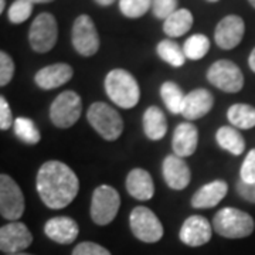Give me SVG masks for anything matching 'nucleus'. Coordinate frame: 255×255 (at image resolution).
Returning a JSON list of instances; mask_svg holds the SVG:
<instances>
[{
  "mask_svg": "<svg viewBox=\"0 0 255 255\" xmlns=\"http://www.w3.org/2000/svg\"><path fill=\"white\" fill-rule=\"evenodd\" d=\"M143 132L150 140H160L167 132V119L159 107H149L143 114Z\"/></svg>",
  "mask_w": 255,
  "mask_h": 255,
  "instance_id": "4be33fe9",
  "label": "nucleus"
},
{
  "mask_svg": "<svg viewBox=\"0 0 255 255\" xmlns=\"http://www.w3.org/2000/svg\"><path fill=\"white\" fill-rule=\"evenodd\" d=\"M254 220L253 217L234 207H226L216 213L213 219V228L214 231L224 238H244L253 234L254 231Z\"/></svg>",
  "mask_w": 255,
  "mask_h": 255,
  "instance_id": "7ed1b4c3",
  "label": "nucleus"
},
{
  "mask_svg": "<svg viewBox=\"0 0 255 255\" xmlns=\"http://www.w3.org/2000/svg\"><path fill=\"white\" fill-rule=\"evenodd\" d=\"M30 3H51V1H54V0H28Z\"/></svg>",
  "mask_w": 255,
  "mask_h": 255,
  "instance_id": "ea45409f",
  "label": "nucleus"
},
{
  "mask_svg": "<svg viewBox=\"0 0 255 255\" xmlns=\"http://www.w3.org/2000/svg\"><path fill=\"white\" fill-rule=\"evenodd\" d=\"M71 43L75 51L82 57H92L100 50V36L88 14L75 18L71 30Z\"/></svg>",
  "mask_w": 255,
  "mask_h": 255,
  "instance_id": "9d476101",
  "label": "nucleus"
},
{
  "mask_svg": "<svg viewBox=\"0 0 255 255\" xmlns=\"http://www.w3.org/2000/svg\"><path fill=\"white\" fill-rule=\"evenodd\" d=\"M82 114L81 97L74 91H64L53 101L50 107V119L60 129L74 127Z\"/></svg>",
  "mask_w": 255,
  "mask_h": 255,
  "instance_id": "423d86ee",
  "label": "nucleus"
},
{
  "mask_svg": "<svg viewBox=\"0 0 255 255\" xmlns=\"http://www.w3.org/2000/svg\"><path fill=\"white\" fill-rule=\"evenodd\" d=\"M9 255H30V254H26V253H18V254H9Z\"/></svg>",
  "mask_w": 255,
  "mask_h": 255,
  "instance_id": "c03bdc74",
  "label": "nucleus"
},
{
  "mask_svg": "<svg viewBox=\"0 0 255 255\" xmlns=\"http://www.w3.org/2000/svg\"><path fill=\"white\" fill-rule=\"evenodd\" d=\"M87 119L92 129L105 140H117L124 132L122 117L105 102H94L88 108Z\"/></svg>",
  "mask_w": 255,
  "mask_h": 255,
  "instance_id": "20e7f679",
  "label": "nucleus"
},
{
  "mask_svg": "<svg viewBox=\"0 0 255 255\" xmlns=\"http://www.w3.org/2000/svg\"><path fill=\"white\" fill-rule=\"evenodd\" d=\"M240 177H241V182L246 184H254L255 183V149H251L247 153L246 159L241 164Z\"/></svg>",
  "mask_w": 255,
  "mask_h": 255,
  "instance_id": "2f4dec72",
  "label": "nucleus"
},
{
  "mask_svg": "<svg viewBox=\"0 0 255 255\" xmlns=\"http://www.w3.org/2000/svg\"><path fill=\"white\" fill-rule=\"evenodd\" d=\"M44 233L50 240H53L57 244H71L74 243L78 233H80V227L77 224V221L73 220L71 217L67 216H58V217H53L46 223L44 226Z\"/></svg>",
  "mask_w": 255,
  "mask_h": 255,
  "instance_id": "a211bd4d",
  "label": "nucleus"
},
{
  "mask_svg": "<svg viewBox=\"0 0 255 255\" xmlns=\"http://www.w3.org/2000/svg\"><path fill=\"white\" fill-rule=\"evenodd\" d=\"M14 63L6 51L0 53V85L6 87L14 75Z\"/></svg>",
  "mask_w": 255,
  "mask_h": 255,
  "instance_id": "473e14b6",
  "label": "nucleus"
},
{
  "mask_svg": "<svg viewBox=\"0 0 255 255\" xmlns=\"http://www.w3.org/2000/svg\"><path fill=\"white\" fill-rule=\"evenodd\" d=\"M246 33V23L237 14H228L221 18L214 31L216 44L223 50H233L241 43Z\"/></svg>",
  "mask_w": 255,
  "mask_h": 255,
  "instance_id": "ddd939ff",
  "label": "nucleus"
},
{
  "mask_svg": "<svg viewBox=\"0 0 255 255\" xmlns=\"http://www.w3.org/2000/svg\"><path fill=\"white\" fill-rule=\"evenodd\" d=\"M156 53L160 57V60H163L164 63H167L172 67H176V68L183 67L184 63H186L184 50L173 40L160 41L156 47Z\"/></svg>",
  "mask_w": 255,
  "mask_h": 255,
  "instance_id": "bb28decb",
  "label": "nucleus"
},
{
  "mask_svg": "<svg viewBox=\"0 0 255 255\" xmlns=\"http://www.w3.org/2000/svg\"><path fill=\"white\" fill-rule=\"evenodd\" d=\"M227 118L237 129H251L255 127V108L248 104H234L228 108Z\"/></svg>",
  "mask_w": 255,
  "mask_h": 255,
  "instance_id": "393cba45",
  "label": "nucleus"
},
{
  "mask_svg": "<svg viewBox=\"0 0 255 255\" xmlns=\"http://www.w3.org/2000/svg\"><path fill=\"white\" fill-rule=\"evenodd\" d=\"M199 145V130L190 122L179 124L174 129L172 147L174 155L179 157H189L191 156Z\"/></svg>",
  "mask_w": 255,
  "mask_h": 255,
  "instance_id": "6ab92c4d",
  "label": "nucleus"
},
{
  "mask_svg": "<svg viewBox=\"0 0 255 255\" xmlns=\"http://www.w3.org/2000/svg\"><path fill=\"white\" fill-rule=\"evenodd\" d=\"M13 125H14V119H13L9 102L6 101L4 97H0V129L7 130Z\"/></svg>",
  "mask_w": 255,
  "mask_h": 255,
  "instance_id": "c9c22d12",
  "label": "nucleus"
},
{
  "mask_svg": "<svg viewBox=\"0 0 255 255\" xmlns=\"http://www.w3.org/2000/svg\"><path fill=\"white\" fill-rule=\"evenodd\" d=\"M213 105H214V98L209 90L206 88L193 90L184 98L180 115L187 121H197L206 117L213 110Z\"/></svg>",
  "mask_w": 255,
  "mask_h": 255,
  "instance_id": "f3484780",
  "label": "nucleus"
},
{
  "mask_svg": "<svg viewBox=\"0 0 255 255\" xmlns=\"http://www.w3.org/2000/svg\"><path fill=\"white\" fill-rule=\"evenodd\" d=\"M71 255H111V253L97 243L92 241H84L74 248Z\"/></svg>",
  "mask_w": 255,
  "mask_h": 255,
  "instance_id": "f704fd0d",
  "label": "nucleus"
},
{
  "mask_svg": "<svg viewBox=\"0 0 255 255\" xmlns=\"http://www.w3.org/2000/svg\"><path fill=\"white\" fill-rule=\"evenodd\" d=\"M237 193L250 203H255V183L254 184H246V183H237Z\"/></svg>",
  "mask_w": 255,
  "mask_h": 255,
  "instance_id": "e433bc0d",
  "label": "nucleus"
},
{
  "mask_svg": "<svg viewBox=\"0 0 255 255\" xmlns=\"http://www.w3.org/2000/svg\"><path fill=\"white\" fill-rule=\"evenodd\" d=\"M152 10L156 17L160 20H166L172 16L177 9V0H153Z\"/></svg>",
  "mask_w": 255,
  "mask_h": 255,
  "instance_id": "72a5a7b5",
  "label": "nucleus"
},
{
  "mask_svg": "<svg viewBox=\"0 0 255 255\" xmlns=\"http://www.w3.org/2000/svg\"><path fill=\"white\" fill-rule=\"evenodd\" d=\"M121 207L119 193L112 186L101 184L92 193L91 219L97 226H108L112 223Z\"/></svg>",
  "mask_w": 255,
  "mask_h": 255,
  "instance_id": "39448f33",
  "label": "nucleus"
},
{
  "mask_svg": "<svg viewBox=\"0 0 255 255\" xmlns=\"http://www.w3.org/2000/svg\"><path fill=\"white\" fill-rule=\"evenodd\" d=\"M193 21H194V18H193V14H191L190 10H176L172 16H169V17L164 20V34H167V36L172 37V38L184 36V34H187L190 31L191 26H193Z\"/></svg>",
  "mask_w": 255,
  "mask_h": 255,
  "instance_id": "5701e85b",
  "label": "nucleus"
},
{
  "mask_svg": "<svg viewBox=\"0 0 255 255\" xmlns=\"http://www.w3.org/2000/svg\"><path fill=\"white\" fill-rule=\"evenodd\" d=\"M206 1H209V3H217L219 0H206Z\"/></svg>",
  "mask_w": 255,
  "mask_h": 255,
  "instance_id": "37998d69",
  "label": "nucleus"
},
{
  "mask_svg": "<svg viewBox=\"0 0 255 255\" xmlns=\"http://www.w3.org/2000/svg\"><path fill=\"white\" fill-rule=\"evenodd\" d=\"M129 226L132 234L142 243L153 244L163 237V226L160 220L152 210L143 206L132 210L129 216Z\"/></svg>",
  "mask_w": 255,
  "mask_h": 255,
  "instance_id": "0eeeda50",
  "label": "nucleus"
},
{
  "mask_svg": "<svg viewBox=\"0 0 255 255\" xmlns=\"http://www.w3.org/2000/svg\"><path fill=\"white\" fill-rule=\"evenodd\" d=\"M4 6H6V0H0V13L4 11Z\"/></svg>",
  "mask_w": 255,
  "mask_h": 255,
  "instance_id": "a19ab883",
  "label": "nucleus"
},
{
  "mask_svg": "<svg viewBox=\"0 0 255 255\" xmlns=\"http://www.w3.org/2000/svg\"><path fill=\"white\" fill-rule=\"evenodd\" d=\"M31 233L20 221H11L0 228V250L4 254H18L31 246Z\"/></svg>",
  "mask_w": 255,
  "mask_h": 255,
  "instance_id": "f8f14e48",
  "label": "nucleus"
},
{
  "mask_svg": "<svg viewBox=\"0 0 255 255\" xmlns=\"http://www.w3.org/2000/svg\"><path fill=\"white\" fill-rule=\"evenodd\" d=\"M31 11H33V3H30L28 0H16L10 6L7 17H9L10 23L21 24L26 20H28V17L31 16Z\"/></svg>",
  "mask_w": 255,
  "mask_h": 255,
  "instance_id": "7c9ffc66",
  "label": "nucleus"
},
{
  "mask_svg": "<svg viewBox=\"0 0 255 255\" xmlns=\"http://www.w3.org/2000/svg\"><path fill=\"white\" fill-rule=\"evenodd\" d=\"M160 97L163 100L167 111L173 115L182 114L183 104H184V92L182 88L173 81H166L160 87Z\"/></svg>",
  "mask_w": 255,
  "mask_h": 255,
  "instance_id": "a878e982",
  "label": "nucleus"
},
{
  "mask_svg": "<svg viewBox=\"0 0 255 255\" xmlns=\"http://www.w3.org/2000/svg\"><path fill=\"white\" fill-rule=\"evenodd\" d=\"M248 65H250V68L255 73V48L251 51V54L248 57Z\"/></svg>",
  "mask_w": 255,
  "mask_h": 255,
  "instance_id": "4c0bfd02",
  "label": "nucleus"
},
{
  "mask_svg": "<svg viewBox=\"0 0 255 255\" xmlns=\"http://www.w3.org/2000/svg\"><path fill=\"white\" fill-rule=\"evenodd\" d=\"M73 75L74 70L71 65L65 63H57L38 70L34 77V81L38 88L48 91L67 84L73 78Z\"/></svg>",
  "mask_w": 255,
  "mask_h": 255,
  "instance_id": "dca6fc26",
  "label": "nucleus"
},
{
  "mask_svg": "<svg viewBox=\"0 0 255 255\" xmlns=\"http://www.w3.org/2000/svg\"><path fill=\"white\" fill-rule=\"evenodd\" d=\"M24 196L9 174L0 176V214L10 221H17L24 213Z\"/></svg>",
  "mask_w": 255,
  "mask_h": 255,
  "instance_id": "9b49d317",
  "label": "nucleus"
},
{
  "mask_svg": "<svg viewBox=\"0 0 255 255\" xmlns=\"http://www.w3.org/2000/svg\"><path fill=\"white\" fill-rule=\"evenodd\" d=\"M36 189L48 209L60 210L77 197L80 180L70 166L60 160H48L37 172Z\"/></svg>",
  "mask_w": 255,
  "mask_h": 255,
  "instance_id": "f257e3e1",
  "label": "nucleus"
},
{
  "mask_svg": "<svg viewBox=\"0 0 255 255\" xmlns=\"http://www.w3.org/2000/svg\"><path fill=\"white\" fill-rule=\"evenodd\" d=\"M228 184L224 180H213L201 186L191 197V206L194 209H213L227 196Z\"/></svg>",
  "mask_w": 255,
  "mask_h": 255,
  "instance_id": "aec40b11",
  "label": "nucleus"
},
{
  "mask_svg": "<svg viewBox=\"0 0 255 255\" xmlns=\"http://www.w3.org/2000/svg\"><path fill=\"white\" fill-rule=\"evenodd\" d=\"M248 1H250V4H251V6L255 9V0H248Z\"/></svg>",
  "mask_w": 255,
  "mask_h": 255,
  "instance_id": "79ce46f5",
  "label": "nucleus"
},
{
  "mask_svg": "<svg viewBox=\"0 0 255 255\" xmlns=\"http://www.w3.org/2000/svg\"><path fill=\"white\" fill-rule=\"evenodd\" d=\"M152 3L153 0H119V9L127 17L139 18L149 11Z\"/></svg>",
  "mask_w": 255,
  "mask_h": 255,
  "instance_id": "c756f323",
  "label": "nucleus"
},
{
  "mask_svg": "<svg viewBox=\"0 0 255 255\" xmlns=\"http://www.w3.org/2000/svg\"><path fill=\"white\" fill-rule=\"evenodd\" d=\"M127 190L136 200H150L155 194V184L150 173L140 167L132 169L127 176Z\"/></svg>",
  "mask_w": 255,
  "mask_h": 255,
  "instance_id": "412c9836",
  "label": "nucleus"
},
{
  "mask_svg": "<svg viewBox=\"0 0 255 255\" xmlns=\"http://www.w3.org/2000/svg\"><path fill=\"white\" fill-rule=\"evenodd\" d=\"M105 91L115 105L124 110L135 108L140 98L136 78L124 68H115L105 77Z\"/></svg>",
  "mask_w": 255,
  "mask_h": 255,
  "instance_id": "f03ea898",
  "label": "nucleus"
},
{
  "mask_svg": "<svg viewBox=\"0 0 255 255\" xmlns=\"http://www.w3.org/2000/svg\"><path fill=\"white\" fill-rule=\"evenodd\" d=\"M216 140L221 149L227 150L231 155L240 156L246 150V140L237 128L221 127L216 133Z\"/></svg>",
  "mask_w": 255,
  "mask_h": 255,
  "instance_id": "b1692460",
  "label": "nucleus"
},
{
  "mask_svg": "<svg viewBox=\"0 0 255 255\" xmlns=\"http://www.w3.org/2000/svg\"><path fill=\"white\" fill-rule=\"evenodd\" d=\"M13 130H14V135L26 145H37L41 139L40 130L37 129L36 124L26 117H18L14 119Z\"/></svg>",
  "mask_w": 255,
  "mask_h": 255,
  "instance_id": "cd10ccee",
  "label": "nucleus"
},
{
  "mask_svg": "<svg viewBox=\"0 0 255 255\" xmlns=\"http://www.w3.org/2000/svg\"><path fill=\"white\" fill-rule=\"evenodd\" d=\"M163 179L166 184L173 190H183L189 186L191 179L190 169L187 163L183 160V157L169 155L166 156L162 164Z\"/></svg>",
  "mask_w": 255,
  "mask_h": 255,
  "instance_id": "2eb2a0df",
  "label": "nucleus"
},
{
  "mask_svg": "<svg viewBox=\"0 0 255 255\" xmlns=\"http://www.w3.org/2000/svg\"><path fill=\"white\" fill-rule=\"evenodd\" d=\"M58 38V24L51 13H40L28 30V43L31 48L44 54L53 50Z\"/></svg>",
  "mask_w": 255,
  "mask_h": 255,
  "instance_id": "6e6552de",
  "label": "nucleus"
},
{
  "mask_svg": "<svg viewBox=\"0 0 255 255\" xmlns=\"http://www.w3.org/2000/svg\"><path fill=\"white\" fill-rule=\"evenodd\" d=\"M213 236V227L210 221L203 216H190L184 220L179 238L183 244L189 247H201L207 244Z\"/></svg>",
  "mask_w": 255,
  "mask_h": 255,
  "instance_id": "4468645a",
  "label": "nucleus"
},
{
  "mask_svg": "<svg viewBox=\"0 0 255 255\" xmlns=\"http://www.w3.org/2000/svg\"><path fill=\"white\" fill-rule=\"evenodd\" d=\"M94 1L100 6H111L115 0H94Z\"/></svg>",
  "mask_w": 255,
  "mask_h": 255,
  "instance_id": "58836bf2",
  "label": "nucleus"
},
{
  "mask_svg": "<svg viewBox=\"0 0 255 255\" xmlns=\"http://www.w3.org/2000/svg\"><path fill=\"white\" fill-rule=\"evenodd\" d=\"M207 80L220 91L236 94L244 87V75L237 64L230 60H219L207 71Z\"/></svg>",
  "mask_w": 255,
  "mask_h": 255,
  "instance_id": "1a4fd4ad",
  "label": "nucleus"
},
{
  "mask_svg": "<svg viewBox=\"0 0 255 255\" xmlns=\"http://www.w3.org/2000/svg\"><path fill=\"white\" fill-rule=\"evenodd\" d=\"M183 50H184V54H186V58L189 60H193V61H197V60H201L204 55L209 53L210 50V40L209 37L204 36V34H193L190 36L184 46H183Z\"/></svg>",
  "mask_w": 255,
  "mask_h": 255,
  "instance_id": "c85d7f7f",
  "label": "nucleus"
}]
</instances>
